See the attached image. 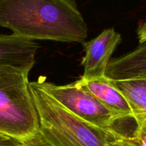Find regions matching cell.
<instances>
[{
	"label": "cell",
	"instance_id": "obj_1",
	"mask_svg": "<svg viewBox=\"0 0 146 146\" xmlns=\"http://www.w3.org/2000/svg\"><path fill=\"white\" fill-rule=\"evenodd\" d=\"M0 27L32 41L83 44L88 36L75 0H0Z\"/></svg>",
	"mask_w": 146,
	"mask_h": 146
},
{
	"label": "cell",
	"instance_id": "obj_2",
	"mask_svg": "<svg viewBox=\"0 0 146 146\" xmlns=\"http://www.w3.org/2000/svg\"><path fill=\"white\" fill-rule=\"evenodd\" d=\"M29 87L40 127L23 140L25 146H107L119 135L77 117L46 94L37 81L29 82Z\"/></svg>",
	"mask_w": 146,
	"mask_h": 146
},
{
	"label": "cell",
	"instance_id": "obj_3",
	"mask_svg": "<svg viewBox=\"0 0 146 146\" xmlns=\"http://www.w3.org/2000/svg\"><path fill=\"white\" fill-rule=\"evenodd\" d=\"M28 76L11 67L0 69V133L21 141L40 127Z\"/></svg>",
	"mask_w": 146,
	"mask_h": 146
},
{
	"label": "cell",
	"instance_id": "obj_4",
	"mask_svg": "<svg viewBox=\"0 0 146 146\" xmlns=\"http://www.w3.org/2000/svg\"><path fill=\"white\" fill-rule=\"evenodd\" d=\"M37 83L46 94L77 117L102 129L114 131L113 127L117 121L112 113L80 80L73 84L58 86L40 78Z\"/></svg>",
	"mask_w": 146,
	"mask_h": 146
},
{
	"label": "cell",
	"instance_id": "obj_5",
	"mask_svg": "<svg viewBox=\"0 0 146 146\" xmlns=\"http://www.w3.org/2000/svg\"><path fill=\"white\" fill-rule=\"evenodd\" d=\"M121 41V34L110 28L91 41L83 43L85 56L81 64L84 68L81 78L90 81L106 76L110 58Z\"/></svg>",
	"mask_w": 146,
	"mask_h": 146
},
{
	"label": "cell",
	"instance_id": "obj_6",
	"mask_svg": "<svg viewBox=\"0 0 146 146\" xmlns=\"http://www.w3.org/2000/svg\"><path fill=\"white\" fill-rule=\"evenodd\" d=\"M37 43L14 34H0V69L11 67L29 75L35 63Z\"/></svg>",
	"mask_w": 146,
	"mask_h": 146
},
{
	"label": "cell",
	"instance_id": "obj_7",
	"mask_svg": "<svg viewBox=\"0 0 146 146\" xmlns=\"http://www.w3.org/2000/svg\"><path fill=\"white\" fill-rule=\"evenodd\" d=\"M80 81L113 115L117 121L133 118L128 101L114 86L113 80L106 76L90 81Z\"/></svg>",
	"mask_w": 146,
	"mask_h": 146
},
{
	"label": "cell",
	"instance_id": "obj_8",
	"mask_svg": "<svg viewBox=\"0 0 146 146\" xmlns=\"http://www.w3.org/2000/svg\"><path fill=\"white\" fill-rule=\"evenodd\" d=\"M105 75L113 81L146 78V41L133 51L109 61Z\"/></svg>",
	"mask_w": 146,
	"mask_h": 146
},
{
	"label": "cell",
	"instance_id": "obj_9",
	"mask_svg": "<svg viewBox=\"0 0 146 146\" xmlns=\"http://www.w3.org/2000/svg\"><path fill=\"white\" fill-rule=\"evenodd\" d=\"M114 86L128 101L138 126L146 122V78L113 81Z\"/></svg>",
	"mask_w": 146,
	"mask_h": 146
},
{
	"label": "cell",
	"instance_id": "obj_10",
	"mask_svg": "<svg viewBox=\"0 0 146 146\" xmlns=\"http://www.w3.org/2000/svg\"><path fill=\"white\" fill-rule=\"evenodd\" d=\"M107 146H138L132 140L127 139L116 135L113 140L108 142Z\"/></svg>",
	"mask_w": 146,
	"mask_h": 146
},
{
	"label": "cell",
	"instance_id": "obj_11",
	"mask_svg": "<svg viewBox=\"0 0 146 146\" xmlns=\"http://www.w3.org/2000/svg\"><path fill=\"white\" fill-rule=\"evenodd\" d=\"M21 145H23L22 141L0 133V146H19Z\"/></svg>",
	"mask_w": 146,
	"mask_h": 146
},
{
	"label": "cell",
	"instance_id": "obj_12",
	"mask_svg": "<svg viewBox=\"0 0 146 146\" xmlns=\"http://www.w3.org/2000/svg\"><path fill=\"white\" fill-rule=\"evenodd\" d=\"M136 33L139 44L146 41V20L138 26Z\"/></svg>",
	"mask_w": 146,
	"mask_h": 146
},
{
	"label": "cell",
	"instance_id": "obj_13",
	"mask_svg": "<svg viewBox=\"0 0 146 146\" xmlns=\"http://www.w3.org/2000/svg\"><path fill=\"white\" fill-rule=\"evenodd\" d=\"M19 146H25V145H24V144H23V145H19Z\"/></svg>",
	"mask_w": 146,
	"mask_h": 146
},
{
	"label": "cell",
	"instance_id": "obj_14",
	"mask_svg": "<svg viewBox=\"0 0 146 146\" xmlns=\"http://www.w3.org/2000/svg\"><path fill=\"white\" fill-rule=\"evenodd\" d=\"M145 123H146V122H145Z\"/></svg>",
	"mask_w": 146,
	"mask_h": 146
}]
</instances>
